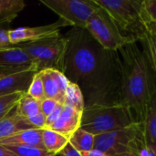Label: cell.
Masks as SVG:
<instances>
[{
  "instance_id": "cell-6",
  "label": "cell",
  "mask_w": 156,
  "mask_h": 156,
  "mask_svg": "<svg viewBox=\"0 0 156 156\" xmlns=\"http://www.w3.org/2000/svg\"><path fill=\"white\" fill-rule=\"evenodd\" d=\"M104 9L125 36L140 41L147 28L141 15L143 0H94Z\"/></svg>"
},
{
  "instance_id": "cell-36",
  "label": "cell",
  "mask_w": 156,
  "mask_h": 156,
  "mask_svg": "<svg viewBox=\"0 0 156 156\" xmlns=\"http://www.w3.org/2000/svg\"><path fill=\"white\" fill-rule=\"evenodd\" d=\"M10 22H11V20H9V19H1L0 20V26H3L5 24H9Z\"/></svg>"
},
{
  "instance_id": "cell-27",
  "label": "cell",
  "mask_w": 156,
  "mask_h": 156,
  "mask_svg": "<svg viewBox=\"0 0 156 156\" xmlns=\"http://www.w3.org/2000/svg\"><path fill=\"white\" fill-rule=\"evenodd\" d=\"M58 102L55 100L45 98L40 101V112L43 113L46 118L55 110V108L58 106Z\"/></svg>"
},
{
  "instance_id": "cell-14",
  "label": "cell",
  "mask_w": 156,
  "mask_h": 156,
  "mask_svg": "<svg viewBox=\"0 0 156 156\" xmlns=\"http://www.w3.org/2000/svg\"><path fill=\"white\" fill-rule=\"evenodd\" d=\"M42 130L31 129L25 130L16 133L10 137L4 139L0 142V144L8 146V145H28L36 146L42 149L44 148L42 142Z\"/></svg>"
},
{
  "instance_id": "cell-5",
  "label": "cell",
  "mask_w": 156,
  "mask_h": 156,
  "mask_svg": "<svg viewBox=\"0 0 156 156\" xmlns=\"http://www.w3.org/2000/svg\"><path fill=\"white\" fill-rule=\"evenodd\" d=\"M67 38L60 33L12 47L22 49L35 63L37 72L57 69L62 72Z\"/></svg>"
},
{
  "instance_id": "cell-30",
  "label": "cell",
  "mask_w": 156,
  "mask_h": 156,
  "mask_svg": "<svg viewBox=\"0 0 156 156\" xmlns=\"http://www.w3.org/2000/svg\"><path fill=\"white\" fill-rule=\"evenodd\" d=\"M12 45L9 41L8 29L0 28V49L9 48Z\"/></svg>"
},
{
  "instance_id": "cell-16",
  "label": "cell",
  "mask_w": 156,
  "mask_h": 156,
  "mask_svg": "<svg viewBox=\"0 0 156 156\" xmlns=\"http://www.w3.org/2000/svg\"><path fill=\"white\" fill-rule=\"evenodd\" d=\"M42 133V142L46 151L48 153L58 155L69 144V139L62 134L48 128H44Z\"/></svg>"
},
{
  "instance_id": "cell-35",
  "label": "cell",
  "mask_w": 156,
  "mask_h": 156,
  "mask_svg": "<svg viewBox=\"0 0 156 156\" xmlns=\"http://www.w3.org/2000/svg\"><path fill=\"white\" fill-rule=\"evenodd\" d=\"M145 26H146L147 30H148L150 33H152V34H154V36H156V22L147 23V24H145Z\"/></svg>"
},
{
  "instance_id": "cell-29",
  "label": "cell",
  "mask_w": 156,
  "mask_h": 156,
  "mask_svg": "<svg viewBox=\"0 0 156 156\" xmlns=\"http://www.w3.org/2000/svg\"><path fill=\"white\" fill-rule=\"evenodd\" d=\"M63 107H64V104H61V103L58 104V106L55 108V110L46 118V127L45 128H50L58 121V119L59 118V116L62 112Z\"/></svg>"
},
{
  "instance_id": "cell-4",
  "label": "cell",
  "mask_w": 156,
  "mask_h": 156,
  "mask_svg": "<svg viewBox=\"0 0 156 156\" xmlns=\"http://www.w3.org/2000/svg\"><path fill=\"white\" fill-rule=\"evenodd\" d=\"M144 146V124L137 122L122 130L95 136L93 149L107 156H138Z\"/></svg>"
},
{
  "instance_id": "cell-31",
  "label": "cell",
  "mask_w": 156,
  "mask_h": 156,
  "mask_svg": "<svg viewBox=\"0 0 156 156\" xmlns=\"http://www.w3.org/2000/svg\"><path fill=\"white\" fill-rule=\"evenodd\" d=\"M59 156H81V154L78 152L69 143L65 146V148L59 153Z\"/></svg>"
},
{
  "instance_id": "cell-11",
  "label": "cell",
  "mask_w": 156,
  "mask_h": 156,
  "mask_svg": "<svg viewBox=\"0 0 156 156\" xmlns=\"http://www.w3.org/2000/svg\"><path fill=\"white\" fill-rule=\"evenodd\" d=\"M37 72L23 71L0 78V97L17 92L27 93Z\"/></svg>"
},
{
  "instance_id": "cell-2",
  "label": "cell",
  "mask_w": 156,
  "mask_h": 156,
  "mask_svg": "<svg viewBox=\"0 0 156 156\" xmlns=\"http://www.w3.org/2000/svg\"><path fill=\"white\" fill-rule=\"evenodd\" d=\"M119 54L122 63L121 103L131 110L138 122H143L156 84L155 72L139 41L122 47Z\"/></svg>"
},
{
  "instance_id": "cell-21",
  "label": "cell",
  "mask_w": 156,
  "mask_h": 156,
  "mask_svg": "<svg viewBox=\"0 0 156 156\" xmlns=\"http://www.w3.org/2000/svg\"><path fill=\"white\" fill-rule=\"evenodd\" d=\"M26 6L23 0H0V20H13Z\"/></svg>"
},
{
  "instance_id": "cell-3",
  "label": "cell",
  "mask_w": 156,
  "mask_h": 156,
  "mask_svg": "<svg viewBox=\"0 0 156 156\" xmlns=\"http://www.w3.org/2000/svg\"><path fill=\"white\" fill-rule=\"evenodd\" d=\"M134 115L125 105H93L82 112L80 128L94 136L122 130L137 123Z\"/></svg>"
},
{
  "instance_id": "cell-13",
  "label": "cell",
  "mask_w": 156,
  "mask_h": 156,
  "mask_svg": "<svg viewBox=\"0 0 156 156\" xmlns=\"http://www.w3.org/2000/svg\"><path fill=\"white\" fill-rule=\"evenodd\" d=\"M143 124L145 145L156 154V84L148 101Z\"/></svg>"
},
{
  "instance_id": "cell-24",
  "label": "cell",
  "mask_w": 156,
  "mask_h": 156,
  "mask_svg": "<svg viewBox=\"0 0 156 156\" xmlns=\"http://www.w3.org/2000/svg\"><path fill=\"white\" fill-rule=\"evenodd\" d=\"M25 93L17 92L11 95H5L0 97V120L8 115L14 111L17 102Z\"/></svg>"
},
{
  "instance_id": "cell-15",
  "label": "cell",
  "mask_w": 156,
  "mask_h": 156,
  "mask_svg": "<svg viewBox=\"0 0 156 156\" xmlns=\"http://www.w3.org/2000/svg\"><path fill=\"white\" fill-rule=\"evenodd\" d=\"M31 129L27 119L17 116L15 112L11 115L8 114L0 120V142L17 132Z\"/></svg>"
},
{
  "instance_id": "cell-34",
  "label": "cell",
  "mask_w": 156,
  "mask_h": 156,
  "mask_svg": "<svg viewBox=\"0 0 156 156\" xmlns=\"http://www.w3.org/2000/svg\"><path fill=\"white\" fill-rule=\"evenodd\" d=\"M0 156H17L10 150H8L5 146L0 144Z\"/></svg>"
},
{
  "instance_id": "cell-8",
  "label": "cell",
  "mask_w": 156,
  "mask_h": 156,
  "mask_svg": "<svg viewBox=\"0 0 156 156\" xmlns=\"http://www.w3.org/2000/svg\"><path fill=\"white\" fill-rule=\"evenodd\" d=\"M72 27L85 28L89 19L99 9L94 0H40Z\"/></svg>"
},
{
  "instance_id": "cell-33",
  "label": "cell",
  "mask_w": 156,
  "mask_h": 156,
  "mask_svg": "<svg viewBox=\"0 0 156 156\" xmlns=\"http://www.w3.org/2000/svg\"><path fill=\"white\" fill-rule=\"evenodd\" d=\"M81 156H107L105 154H103L102 152L96 150V149H92L89 152H85V153H80Z\"/></svg>"
},
{
  "instance_id": "cell-28",
  "label": "cell",
  "mask_w": 156,
  "mask_h": 156,
  "mask_svg": "<svg viewBox=\"0 0 156 156\" xmlns=\"http://www.w3.org/2000/svg\"><path fill=\"white\" fill-rule=\"evenodd\" d=\"M29 125L31 126L32 129H38V130H42L46 127V116L39 112L37 115L27 119Z\"/></svg>"
},
{
  "instance_id": "cell-7",
  "label": "cell",
  "mask_w": 156,
  "mask_h": 156,
  "mask_svg": "<svg viewBox=\"0 0 156 156\" xmlns=\"http://www.w3.org/2000/svg\"><path fill=\"white\" fill-rule=\"evenodd\" d=\"M85 28L101 46L108 50L118 51L127 44L137 41L122 34L116 23L101 7L91 16Z\"/></svg>"
},
{
  "instance_id": "cell-23",
  "label": "cell",
  "mask_w": 156,
  "mask_h": 156,
  "mask_svg": "<svg viewBox=\"0 0 156 156\" xmlns=\"http://www.w3.org/2000/svg\"><path fill=\"white\" fill-rule=\"evenodd\" d=\"M5 146V145H4ZM8 150L17 156H55L45 149L28 145H8Z\"/></svg>"
},
{
  "instance_id": "cell-20",
  "label": "cell",
  "mask_w": 156,
  "mask_h": 156,
  "mask_svg": "<svg viewBox=\"0 0 156 156\" xmlns=\"http://www.w3.org/2000/svg\"><path fill=\"white\" fill-rule=\"evenodd\" d=\"M95 136L83 129H78L69 138V143L80 153L89 152L94 147Z\"/></svg>"
},
{
  "instance_id": "cell-26",
  "label": "cell",
  "mask_w": 156,
  "mask_h": 156,
  "mask_svg": "<svg viewBox=\"0 0 156 156\" xmlns=\"http://www.w3.org/2000/svg\"><path fill=\"white\" fill-rule=\"evenodd\" d=\"M141 15L145 24L156 22V0H143Z\"/></svg>"
},
{
  "instance_id": "cell-10",
  "label": "cell",
  "mask_w": 156,
  "mask_h": 156,
  "mask_svg": "<svg viewBox=\"0 0 156 156\" xmlns=\"http://www.w3.org/2000/svg\"><path fill=\"white\" fill-rule=\"evenodd\" d=\"M69 24L63 19H58L54 23L37 26V27H22L14 29H8L9 41L12 46L20 43L29 42L44 38L59 33L60 28L68 27Z\"/></svg>"
},
{
  "instance_id": "cell-25",
  "label": "cell",
  "mask_w": 156,
  "mask_h": 156,
  "mask_svg": "<svg viewBox=\"0 0 156 156\" xmlns=\"http://www.w3.org/2000/svg\"><path fill=\"white\" fill-rule=\"evenodd\" d=\"M27 95L38 100V101H42L44 100L45 97V90H44V85H43V81L41 79V76L38 72H37L32 80V82L27 90Z\"/></svg>"
},
{
  "instance_id": "cell-17",
  "label": "cell",
  "mask_w": 156,
  "mask_h": 156,
  "mask_svg": "<svg viewBox=\"0 0 156 156\" xmlns=\"http://www.w3.org/2000/svg\"><path fill=\"white\" fill-rule=\"evenodd\" d=\"M38 73L40 74L42 81H43L45 97L55 100L58 103L64 104V97L61 95L59 91L57 80L53 73V69H46Z\"/></svg>"
},
{
  "instance_id": "cell-12",
  "label": "cell",
  "mask_w": 156,
  "mask_h": 156,
  "mask_svg": "<svg viewBox=\"0 0 156 156\" xmlns=\"http://www.w3.org/2000/svg\"><path fill=\"white\" fill-rule=\"evenodd\" d=\"M82 113L75 111L74 109L64 105L62 112L58 119V121L48 129H51L63 136L67 137L69 140L70 136L80 128Z\"/></svg>"
},
{
  "instance_id": "cell-1",
  "label": "cell",
  "mask_w": 156,
  "mask_h": 156,
  "mask_svg": "<svg viewBox=\"0 0 156 156\" xmlns=\"http://www.w3.org/2000/svg\"><path fill=\"white\" fill-rule=\"evenodd\" d=\"M62 72L82 91L85 108L121 103L122 63L119 50L101 46L86 28L72 27L66 35Z\"/></svg>"
},
{
  "instance_id": "cell-32",
  "label": "cell",
  "mask_w": 156,
  "mask_h": 156,
  "mask_svg": "<svg viewBox=\"0 0 156 156\" xmlns=\"http://www.w3.org/2000/svg\"><path fill=\"white\" fill-rule=\"evenodd\" d=\"M138 156H156V154L149 147H147L146 145L140 151Z\"/></svg>"
},
{
  "instance_id": "cell-22",
  "label": "cell",
  "mask_w": 156,
  "mask_h": 156,
  "mask_svg": "<svg viewBox=\"0 0 156 156\" xmlns=\"http://www.w3.org/2000/svg\"><path fill=\"white\" fill-rule=\"evenodd\" d=\"M139 42L147 54L156 74V36L147 30L144 37Z\"/></svg>"
},
{
  "instance_id": "cell-18",
  "label": "cell",
  "mask_w": 156,
  "mask_h": 156,
  "mask_svg": "<svg viewBox=\"0 0 156 156\" xmlns=\"http://www.w3.org/2000/svg\"><path fill=\"white\" fill-rule=\"evenodd\" d=\"M14 110H16L15 114L21 118H31L40 112V101L25 93Z\"/></svg>"
},
{
  "instance_id": "cell-9",
  "label": "cell",
  "mask_w": 156,
  "mask_h": 156,
  "mask_svg": "<svg viewBox=\"0 0 156 156\" xmlns=\"http://www.w3.org/2000/svg\"><path fill=\"white\" fill-rule=\"evenodd\" d=\"M23 71L37 72V67L22 49L16 47L0 49V78Z\"/></svg>"
},
{
  "instance_id": "cell-19",
  "label": "cell",
  "mask_w": 156,
  "mask_h": 156,
  "mask_svg": "<svg viewBox=\"0 0 156 156\" xmlns=\"http://www.w3.org/2000/svg\"><path fill=\"white\" fill-rule=\"evenodd\" d=\"M64 105H67L80 113L83 112L85 109V101L82 91L77 84L69 81L65 91Z\"/></svg>"
}]
</instances>
